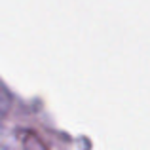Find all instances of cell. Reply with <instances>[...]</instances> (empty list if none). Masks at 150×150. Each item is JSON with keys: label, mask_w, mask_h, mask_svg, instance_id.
Segmentation results:
<instances>
[]
</instances>
